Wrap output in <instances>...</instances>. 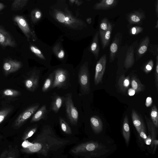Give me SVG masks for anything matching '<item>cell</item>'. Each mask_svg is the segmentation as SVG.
<instances>
[{
  "label": "cell",
  "instance_id": "6da1fadb",
  "mask_svg": "<svg viewBox=\"0 0 158 158\" xmlns=\"http://www.w3.org/2000/svg\"><path fill=\"white\" fill-rule=\"evenodd\" d=\"M77 141L75 138H61L50 126L44 125L32 143L23 148L22 151L27 153H36L47 158L63 157L66 147Z\"/></svg>",
  "mask_w": 158,
  "mask_h": 158
},
{
  "label": "cell",
  "instance_id": "7a4b0ae2",
  "mask_svg": "<svg viewBox=\"0 0 158 158\" xmlns=\"http://www.w3.org/2000/svg\"><path fill=\"white\" fill-rule=\"evenodd\" d=\"M104 147L97 142H87L74 146L70 150L69 152L76 157H91L97 156V151Z\"/></svg>",
  "mask_w": 158,
  "mask_h": 158
},
{
  "label": "cell",
  "instance_id": "3957f363",
  "mask_svg": "<svg viewBox=\"0 0 158 158\" xmlns=\"http://www.w3.org/2000/svg\"><path fill=\"white\" fill-rule=\"evenodd\" d=\"M53 16L57 22L71 29H77L85 26L82 20L73 16L67 10L64 11L55 10Z\"/></svg>",
  "mask_w": 158,
  "mask_h": 158
},
{
  "label": "cell",
  "instance_id": "277c9868",
  "mask_svg": "<svg viewBox=\"0 0 158 158\" xmlns=\"http://www.w3.org/2000/svg\"><path fill=\"white\" fill-rule=\"evenodd\" d=\"M67 116L71 124L76 125L78 119V112L75 106L72 98V94H67L64 98Z\"/></svg>",
  "mask_w": 158,
  "mask_h": 158
},
{
  "label": "cell",
  "instance_id": "5b68a950",
  "mask_svg": "<svg viewBox=\"0 0 158 158\" xmlns=\"http://www.w3.org/2000/svg\"><path fill=\"white\" fill-rule=\"evenodd\" d=\"M79 81L82 94L89 93L90 90L89 75L87 63L81 67L79 73Z\"/></svg>",
  "mask_w": 158,
  "mask_h": 158
},
{
  "label": "cell",
  "instance_id": "8992f818",
  "mask_svg": "<svg viewBox=\"0 0 158 158\" xmlns=\"http://www.w3.org/2000/svg\"><path fill=\"white\" fill-rule=\"evenodd\" d=\"M14 20L28 40L30 39L34 41L36 40L37 38L35 33L33 30L31 29L27 20L23 16L16 15L14 17Z\"/></svg>",
  "mask_w": 158,
  "mask_h": 158
},
{
  "label": "cell",
  "instance_id": "52a82bcc",
  "mask_svg": "<svg viewBox=\"0 0 158 158\" xmlns=\"http://www.w3.org/2000/svg\"><path fill=\"white\" fill-rule=\"evenodd\" d=\"M39 106V104H35L28 107L21 113L15 120L14 126L15 128L21 127L35 112Z\"/></svg>",
  "mask_w": 158,
  "mask_h": 158
},
{
  "label": "cell",
  "instance_id": "ba28073f",
  "mask_svg": "<svg viewBox=\"0 0 158 158\" xmlns=\"http://www.w3.org/2000/svg\"><path fill=\"white\" fill-rule=\"evenodd\" d=\"M106 61V55L104 54L101 57L96 63L94 77V84L96 85L102 83Z\"/></svg>",
  "mask_w": 158,
  "mask_h": 158
},
{
  "label": "cell",
  "instance_id": "9c48e42d",
  "mask_svg": "<svg viewBox=\"0 0 158 158\" xmlns=\"http://www.w3.org/2000/svg\"><path fill=\"white\" fill-rule=\"evenodd\" d=\"M54 72V79L51 88H61L63 87L66 82L67 77L66 71L63 69H59Z\"/></svg>",
  "mask_w": 158,
  "mask_h": 158
},
{
  "label": "cell",
  "instance_id": "30bf717a",
  "mask_svg": "<svg viewBox=\"0 0 158 158\" xmlns=\"http://www.w3.org/2000/svg\"><path fill=\"white\" fill-rule=\"evenodd\" d=\"M39 73L34 72L25 81V85L29 91L33 92L37 88L39 85Z\"/></svg>",
  "mask_w": 158,
  "mask_h": 158
},
{
  "label": "cell",
  "instance_id": "8fae6325",
  "mask_svg": "<svg viewBox=\"0 0 158 158\" xmlns=\"http://www.w3.org/2000/svg\"><path fill=\"white\" fill-rule=\"evenodd\" d=\"M0 44L3 46L14 47L16 45L14 40L10 34L0 27Z\"/></svg>",
  "mask_w": 158,
  "mask_h": 158
},
{
  "label": "cell",
  "instance_id": "7c38bea8",
  "mask_svg": "<svg viewBox=\"0 0 158 158\" xmlns=\"http://www.w3.org/2000/svg\"><path fill=\"white\" fill-rule=\"evenodd\" d=\"M22 66L20 62L15 60H9L3 64V68L5 73L9 74L19 69Z\"/></svg>",
  "mask_w": 158,
  "mask_h": 158
},
{
  "label": "cell",
  "instance_id": "4fadbf2b",
  "mask_svg": "<svg viewBox=\"0 0 158 158\" xmlns=\"http://www.w3.org/2000/svg\"><path fill=\"white\" fill-rule=\"evenodd\" d=\"M145 18L144 13L136 11L130 13L127 17V19L131 24H138L142 22Z\"/></svg>",
  "mask_w": 158,
  "mask_h": 158
},
{
  "label": "cell",
  "instance_id": "5bb4252c",
  "mask_svg": "<svg viewBox=\"0 0 158 158\" xmlns=\"http://www.w3.org/2000/svg\"><path fill=\"white\" fill-rule=\"evenodd\" d=\"M117 3V0H101L94 6L96 10H106L114 7Z\"/></svg>",
  "mask_w": 158,
  "mask_h": 158
},
{
  "label": "cell",
  "instance_id": "9a60e30c",
  "mask_svg": "<svg viewBox=\"0 0 158 158\" xmlns=\"http://www.w3.org/2000/svg\"><path fill=\"white\" fill-rule=\"evenodd\" d=\"M90 121L92 129L95 134H98L102 131V123L98 116L94 115L91 117Z\"/></svg>",
  "mask_w": 158,
  "mask_h": 158
},
{
  "label": "cell",
  "instance_id": "2e32d148",
  "mask_svg": "<svg viewBox=\"0 0 158 158\" xmlns=\"http://www.w3.org/2000/svg\"><path fill=\"white\" fill-rule=\"evenodd\" d=\"M134 46L132 44L127 50L124 63V67L126 69L130 68L134 63Z\"/></svg>",
  "mask_w": 158,
  "mask_h": 158
},
{
  "label": "cell",
  "instance_id": "e0dca14e",
  "mask_svg": "<svg viewBox=\"0 0 158 158\" xmlns=\"http://www.w3.org/2000/svg\"><path fill=\"white\" fill-rule=\"evenodd\" d=\"M146 123L149 131L150 132L151 136L152 142L151 146L152 148L153 147L154 142L157 139H156L157 133L156 130V127L151 121L148 118L145 116Z\"/></svg>",
  "mask_w": 158,
  "mask_h": 158
},
{
  "label": "cell",
  "instance_id": "ac0fdd59",
  "mask_svg": "<svg viewBox=\"0 0 158 158\" xmlns=\"http://www.w3.org/2000/svg\"><path fill=\"white\" fill-rule=\"evenodd\" d=\"M47 107L46 105L42 106L39 109L34 113L31 120V122L38 121L43 119L47 113Z\"/></svg>",
  "mask_w": 158,
  "mask_h": 158
},
{
  "label": "cell",
  "instance_id": "d6986e66",
  "mask_svg": "<svg viewBox=\"0 0 158 158\" xmlns=\"http://www.w3.org/2000/svg\"><path fill=\"white\" fill-rule=\"evenodd\" d=\"M90 50L94 55L96 59H97L98 56L99 51L98 31L96 33L93 37L92 42L90 46Z\"/></svg>",
  "mask_w": 158,
  "mask_h": 158
},
{
  "label": "cell",
  "instance_id": "ffe728a7",
  "mask_svg": "<svg viewBox=\"0 0 158 158\" xmlns=\"http://www.w3.org/2000/svg\"><path fill=\"white\" fill-rule=\"evenodd\" d=\"M112 25L109 22L107 30L101 35L100 36L101 40L102 47L104 49L108 45L110 39L112 30Z\"/></svg>",
  "mask_w": 158,
  "mask_h": 158
},
{
  "label": "cell",
  "instance_id": "44dd1931",
  "mask_svg": "<svg viewBox=\"0 0 158 158\" xmlns=\"http://www.w3.org/2000/svg\"><path fill=\"white\" fill-rule=\"evenodd\" d=\"M61 43L60 42H56L52 48L53 53L60 60H63L65 56V52L62 47Z\"/></svg>",
  "mask_w": 158,
  "mask_h": 158
},
{
  "label": "cell",
  "instance_id": "7402d4cb",
  "mask_svg": "<svg viewBox=\"0 0 158 158\" xmlns=\"http://www.w3.org/2000/svg\"><path fill=\"white\" fill-rule=\"evenodd\" d=\"M122 131L123 136L125 139L126 143L127 144H128L130 138V132L128 120L127 115H126L124 118Z\"/></svg>",
  "mask_w": 158,
  "mask_h": 158
},
{
  "label": "cell",
  "instance_id": "603a6c76",
  "mask_svg": "<svg viewBox=\"0 0 158 158\" xmlns=\"http://www.w3.org/2000/svg\"><path fill=\"white\" fill-rule=\"evenodd\" d=\"M131 84L132 88L136 92H141L144 90L145 86L142 84L139 80L135 76H133L131 78Z\"/></svg>",
  "mask_w": 158,
  "mask_h": 158
},
{
  "label": "cell",
  "instance_id": "cb8c5ba5",
  "mask_svg": "<svg viewBox=\"0 0 158 158\" xmlns=\"http://www.w3.org/2000/svg\"><path fill=\"white\" fill-rule=\"evenodd\" d=\"M130 84L129 76L125 77L124 74L122 75L118 79V86L120 90L125 92Z\"/></svg>",
  "mask_w": 158,
  "mask_h": 158
},
{
  "label": "cell",
  "instance_id": "d4e9b609",
  "mask_svg": "<svg viewBox=\"0 0 158 158\" xmlns=\"http://www.w3.org/2000/svg\"><path fill=\"white\" fill-rule=\"evenodd\" d=\"M64 99V98L58 95L54 97L51 104V109L53 112L55 113L58 112L62 106Z\"/></svg>",
  "mask_w": 158,
  "mask_h": 158
},
{
  "label": "cell",
  "instance_id": "484cf974",
  "mask_svg": "<svg viewBox=\"0 0 158 158\" xmlns=\"http://www.w3.org/2000/svg\"><path fill=\"white\" fill-rule=\"evenodd\" d=\"M119 43V39L118 37H115L110 47V61H113L114 59L118 49Z\"/></svg>",
  "mask_w": 158,
  "mask_h": 158
},
{
  "label": "cell",
  "instance_id": "4316f807",
  "mask_svg": "<svg viewBox=\"0 0 158 158\" xmlns=\"http://www.w3.org/2000/svg\"><path fill=\"white\" fill-rule=\"evenodd\" d=\"M131 117L133 124L138 133L140 129L144 126V124L139 115L134 109H132V111Z\"/></svg>",
  "mask_w": 158,
  "mask_h": 158
},
{
  "label": "cell",
  "instance_id": "83f0119b",
  "mask_svg": "<svg viewBox=\"0 0 158 158\" xmlns=\"http://www.w3.org/2000/svg\"><path fill=\"white\" fill-rule=\"evenodd\" d=\"M149 42V39L148 36L145 37L141 42L137 51V54L139 56H142L146 52Z\"/></svg>",
  "mask_w": 158,
  "mask_h": 158
},
{
  "label": "cell",
  "instance_id": "f1b7e54d",
  "mask_svg": "<svg viewBox=\"0 0 158 158\" xmlns=\"http://www.w3.org/2000/svg\"><path fill=\"white\" fill-rule=\"evenodd\" d=\"M29 0H14L11 6V10L16 11L24 7Z\"/></svg>",
  "mask_w": 158,
  "mask_h": 158
},
{
  "label": "cell",
  "instance_id": "f546056e",
  "mask_svg": "<svg viewBox=\"0 0 158 158\" xmlns=\"http://www.w3.org/2000/svg\"><path fill=\"white\" fill-rule=\"evenodd\" d=\"M54 77V72L50 74L48 77L45 80L42 87L43 92L48 91L52 87Z\"/></svg>",
  "mask_w": 158,
  "mask_h": 158
},
{
  "label": "cell",
  "instance_id": "4dcf8cb0",
  "mask_svg": "<svg viewBox=\"0 0 158 158\" xmlns=\"http://www.w3.org/2000/svg\"><path fill=\"white\" fill-rule=\"evenodd\" d=\"M42 13L41 10L38 9L33 10L31 13V18L32 23H35L41 18Z\"/></svg>",
  "mask_w": 158,
  "mask_h": 158
},
{
  "label": "cell",
  "instance_id": "1f68e13d",
  "mask_svg": "<svg viewBox=\"0 0 158 158\" xmlns=\"http://www.w3.org/2000/svg\"><path fill=\"white\" fill-rule=\"evenodd\" d=\"M60 124L62 131L65 134L70 135L72 133L71 128L67 123L61 117L59 118Z\"/></svg>",
  "mask_w": 158,
  "mask_h": 158
},
{
  "label": "cell",
  "instance_id": "d6a6232c",
  "mask_svg": "<svg viewBox=\"0 0 158 158\" xmlns=\"http://www.w3.org/2000/svg\"><path fill=\"white\" fill-rule=\"evenodd\" d=\"M151 117L152 123L156 128L158 127V113L156 106H153L152 108Z\"/></svg>",
  "mask_w": 158,
  "mask_h": 158
},
{
  "label": "cell",
  "instance_id": "836d02e7",
  "mask_svg": "<svg viewBox=\"0 0 158 158\" xmlns=\"http://www.w3.org/2000/svg\"><path fill=\"white\" fill-rule=\"evenodd\" d=\"M109 21L106 18H104L101 21L100 24L99 33L100 36L103 34L108 27Z\"/></svg>",
  "mask_w": 158,
  "mask_h": 158
},
{
  "label": "cell",
  "instance_id": "e575fe53",
  "mask_svg": "<svg viewBox=\"0 0 158 158\" xmlns=\"http://www.w3.org/2000/svg\"><path fill=\"white\" fill-rule=\"evenodd\" d=\"M20 92L16 90L11 89H6L3 92V94L8 97H15L20 95Z\"/></svg>",
  "mask_w": 158,
  "mask_h": 158
},
{
  "label": "cell",
  "instance_id": "d590c367",
  "mask_svg": "<svg viewBox=\"0 0 158 158\" xmlns=\"http://www.w3.org/2000/svg\"><path fill=\"white\" fill-rule=\"evenodd\" d=\"M30 49L37 57L42 60H45V57L41 51L37 47L33 45H31L30 46Z\"/></svg>",
  "mask_w": 158,
  "mask_h": 158
},
{
  "label": "cell",
  "instance_id": "8d00e7d4",
  "mask_svg": "<svg viewBox=\"0 0 158 158\" xmlns=\"http://www.w3.org/2000/svg\"><path fill=\"white\" fill-rule=\"evenodd\" d=\"M11 110L12 109L10 107L5 108L0 110V124L3 121Z\"/></svg>",
  "mask_w": 158,
  "mask_h": 158
},
{
  "label": "cell",
  "instance_id": "74e56055",
  "mask_svg": "<svg viewBox=\"0 0 158 158\" xmlns=\"http://www.w3.org/2000/svg\"><path fill=\"white\" fill-rule=\"evenodd\" d=\"M37 127L35 126L27 130L23 135L22 139L26 140L31 137L36 131Z\"/></svg>",
  "mask_w": 158,
  "mask_h": 158
},
{
  "label": "cell",
  "instance_id": "f35d334b",
  "mask_svg": "<svg viewBox=\"0 0 158 158\" xmlns=\"http://www.w3.org/2000/svg\"><path fill=\"white\" fill-rule=\"evenodd\" d=\"M18 156V153L16 149L12 148L10 147L8 149H7L6 158H17Z\"/></svg>",
  "mask_w": 158,
  "mask_h": 158
},
{
  "label": "cell",
  "instance_id": "ab89813d",
  "mask_svg": "<svg viewBox=\"0 0 158 158\" xmlns=\"http://www.w3.org/2000/svg\"><path fill=\"white\" fill-rule=\"evenodd\" d=\"M143 30V28L139 26H134L131 28L130 32L131 34L136 35L141 32Z\"/></svg>",
  "mask_w": 158,
  "mask_h": 158
},
{
  "label": "cell",
  "instance_id": "60d3db41",
  "mask_svg": "<svg viewBox=\"0 0 158 158\" xmlns=\"http://www.w3.org/2000/svg\"><path fill=\"white\" fill-rule=\"evenodd\" d=\"M155 84L157 90L158 89V55L156 56V64L155 73Z\"/></svg>",
  "mask_w": 158,
  "mask_h": 158
},
{
  "label": "cell",
  "instance_id": "b9f144b4",
  "mask_svg": "<svg viewBox=\"0 0 158 158\" xmlns=\"http://www.w3.org/2000/svg\"><path fill=\"white\" fill-rule=\"evenodd\" d=\"M153 66V61L152 60H150L144 66V71L146 73H149L152 69Z\"/></svg>",
  "mask_w": 158,
  "mask_h": 158
},
{
  "label": "cell",
  "instance_id": "7bdbcfd3",
  "mask_svg": "<svg viewBox=\"0 0 158 158\" xmlns=\"http://www.w3.org/2000/svg\"><path fill=\"white\" fill-rule=\"evenodd\" d=\"M146 130L144 126L142 127L140 129L138 133L140 136L143 139H145L147 137V135L145 133Z\"/></svg>",
  "mask_w": 158,
  "mask_h": 158
},
{
  "label": "cell",
  "instance_id": "ee69618b",
  "mask_svg": "<svg viewBox=\"0 0 158 158\" xmlns=\"http://www.w3.org/2000/svg\"><path fill=\"white\" fill-rule=\"evenodd\" d=\"M157 49V45H152V46H151V48H149V51H150V52H152L154 55H155L156 54L157 55L158 50H156V49Z\"/></svg>",
  "mask_w": 158,
  "mask_h": 158
},
{
  "label": "cell",
  "instance_id": "f6af8a7d",
  "mask_svg": "<svg viewBox=\"0 0 158 158\" xmlns=\"http://www.w3.org/2000/svg\"><path fill=\"white\" fill-rule=\"evenodd\" d=\"M152 98L150 97H148L146 100L145 105L147 107L150 106L152 103Z\"/></svg>",
  "mask_w": 158,
  "mask_h": 158
},
{
  "label": "cell",
  "instance_id": "bcb514c9",
  "mask_svg": "<svg viewBox=\"0 0 158 158\" xmlns=\"http://www.w3.org/2000/svg\"><path fill=\"white\" fill-rule=\"evenodd\" d=\"M151 138L150 135L149 134V135L147 136V137L144 139V142L146 144L149 145L151 144Z\"/></svg>",
  "mask_w": 158,
  "mask_h": 158
},
{
  "label": "cell",
  "instance_id": "7dc6e473",
  "mask_svg": "<svg viewBox=\"0 0 158 158\" xmlns=\"http://www.w3.org/2000/svg\"><path fill=\"white\" fill-rule=\"evenodd\" d=\"M70 2L72 3H75V4L77 6H79L82 3V2L80 0H69Z\"/></svg>",
  "mask_w": 158,
  "mask_h": 158
},
{
  "label": "cell",
  "instance_id": "c3c4849f",
  "mask_svg": "<svg viewBox=\"0 0 158 158\" xmlns=\"http://www.w3.org/2000/svg\"><path fill=\"white\" fill-rule=\"evenodd\" d=\"M135 91L132 88L129 89L128 91V95L130 96L134 95L135 93Z\"/></svg>",
  "mask_w": 158,
  "mask_h": 158
},
{
  "label": "cell",
  "instance_id": "681fc988",
  "mask_svg": "<svg viewBox=\"0 0 158 158\" xmlns=\"http://www.w3.org/2000/svg\"><path fill=\"white\" fill-rule=\"evenodd\" d=\"M155 12L156 15L158 17V0H156L155 3Z\"/></svg>",
  "mask_w": 158,
  "mask_h": 158
},
{
  "label": "cell",
  "instance_id": "f907efd6",
  "mask_svg": "<svg viewBox=\"0 0 158 158\" xmlns=\"http://www.w3.org/2000/svg\"><path fill=\"white\" fill-rule=\"evenodd\" d=\"M5 7L4 5L0 2V11L3 9Z\"/></svg>",
  "mask_w": 158,
  "mask_h": 158
},
{
  "label": "cell",
  "instance_id": "816d5d0a",
  "mask_svg": "<svg viewBox=\"0 0 158 158\" xmlns=\"http://www.w3.org/2000/svg\"><path fill=\"white\" fill-rule=\"evenodd\" d=\"M87 22L89 24H90L91 22V19L90 18H89L87 20Z\"/></svg>",
  "mask_w": 158,
  "mask_h": 158
},
{
  "label": "cell",
  "instance_id": "f5cc1de1",
  "mask_svg": "<svg viewBox=\"0 0 158 158\" xmlns=\"http://www.w3.org/2000/svg\"><path fill=\"white\" fill-rule=\"evenodd\" d=\"M158 27V20H157L156 21V25L155 26V28H157Z\"/></svg>",
  "mask_w": 158,
  "mask_h": 158
},
{
  "label": "cell",
  "instance_id": "db71d44e",
  "mask_svg": "<svg viewBox=\"0 0 158 158\" xmlns=\"http://www.w3.org/2000/svg\"></svg>",
  "mask_w": 158,
  "mask_h": 158
}]
</instances>
